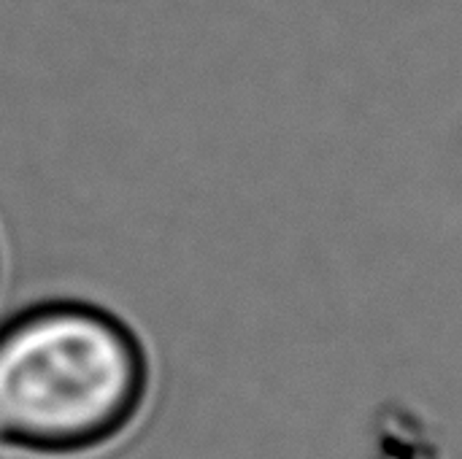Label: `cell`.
<instances>
[{"instance_id": "2", "label": "cell", "mask_w": 462, "mask_h": 459, "mask_svg": "<svg viewBox=\"0 0 462 459\" xmlns=\"http://www.w3.org/2000/svg\"><path fill=\"white\" fill-rule=\"evenodd\" d=\"M0 268H3V265H0Z\"/></svg>"}, {"instance_id": "1", "label": "cell", "mask_w": 462, "mask_h": 459, "mask_svg": "<svg viewBox=\"0 0 462 459\" xmlns=\"http://www.w3.org/2000/svg\"><path fill=\"white\" fill-rule=\"evenodd\" d=\"M152 365L138 333L87 300H41L0 322V446L76 457L141 417Z\"/></svg>"}]
</instances>
